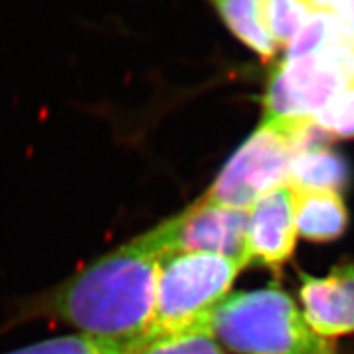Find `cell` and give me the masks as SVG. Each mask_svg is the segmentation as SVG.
Returning <instances> with one entry per match:
<instances>
[{
    "instance_id": "8992f818",
    "label": "cell",
    "mask_w": 354,
    "mask_h": 354,
    "mask_svg": "<svg viewBox=\"0 0 354 354\" xmlns=\"http://www.w3.org/2000/svg\"><path fill=\"white\" fill-rule=\"evenodd\" d=\"M171 253H209L251 264L246 246L248 210L220 205L203 196L179 215L162 221Z\"/></svg>"
},
{
    "instance_id": "7c38bea8",
    "label": "cell",
    "mask_w": 354,
    "mask_h": 354,
    "mask_svg": "<svg viewBox=\"0 0 354 354\" xmlns=\"http://www.w3.org/2000/svg\"><path fill=\"white\" fill-rule=\"evenodd\" d=\"M143 343L115 342L84 333H73L43 339L3 354H136Z\"/></svg>"
},
{
    "instance_id": "52a82bcc",
    "label": "cell",
    "mask_w": 354,
    "mask_h": 354,
    "mask_svg": "<svg viewBox=\"0 0 354 354\" xmlns=\"http://www.w3.org/2000/svg\"><path fill=\"white\" fill-rule=\"evenodd\" d=\"M295 240V192L286 184L264 194L248 212V254L251 263L261 261L277 269L294 253Z\"/></svg>"
},
{
    "instance_id": "8fae6325",
    "label": "cell",
    "mask_w": 354,
    "mask_h": 354,
    "mask_svg": "<svg viewBox=\"0 0 354 354\" xmlns=\"http://www.w3.org/2000/svg\"><path fill=\"white\" fill-rule=\"evenodd\" d=\"M221 20L240 41L264 61L272 59L277 46L261 19V0H212Z\"/></svg>"
},
{
    "instance_id": "9c48e42d",
    "label": "cell",
    "mask_w": 354,
    "mask_h": 354,
    "mask_svg": "<svg viewBox=\"0 0 354 354\" xmlns=\"http://www.w3.org/2000/svg\"><path fill=\"white\" fill-rule=\"evenodd\" d=\"M294 192L297 233L317 243L338 240L348 227V212L342 196L330 190L294 189Z\"/></svg>"
},
{
    "instance_id": "9a60e30c",
    "label": "cell",
    "mask_w": 354,
    "mask_h": 354,
    "mask_svg": "<svg viewBox=\"0 0 354 354\" xmlns=\"http://www.w3.org/2000/svg\"><path fill=\"white\" fill-rule=\"evenodd\" d=\"M333 26L335 17L318 12L310 13L292 41L287 44V57L297 59V57L315 55L326 44H331Z\"/></svg>"
},
{
    "instance_id": "6da1fadb",
    "label": "cell",
    "mask_w": 354,
    "mask_h": 354,
    "mask_svg": "<svg viewBox=\"0 0 354 354\" xmlns=\"http://www.w3.org/2000/svg\"><path fill=\"white\" fill-rule=\"evenodd\" d=\"M169 254L161 223L55 286L17 300L0 331L48 320L97 338L146 342L154 318L159 268Z\"/></svg>"
},
{
    "instance_id": "7a4b0ae2",
    "label": "cell",
    "mask_w": 354,
    "mask_h": 354,
    "mask_svg": "<svg viewBox=\"0 0 354 354\" xmlns=\"http://www.w3.org/2000/svg\"><path fill=\"white\" fill-rule=\"evenodd\" d=\"M196 326L238 354H336L279 286L228 294Z\"/></svg>"
},
{
    "instance_id": "5bb4252c",
    "label": "cell",
    "mask_w": 354,
    "mask_h": 354,
    "mask_svg": "<svg viewBox=\"0 0 354 354\" xmlns=\"http://www.w3.org/2000/svg\"><path fill=\"white\" fill-rule=\"evenodd\" d=\"M136 354H225L212 336L198 326L148 338Z\"/></svg>"
},
{
    "instance_id": "4fadbf2b",
    "label": "cell",
    "mask_w": 354,
    "mask_h": 354,
    "mask_svg": "<svg viewBox=\"0 0 354 354\" xmlns=\"http://www.w3.org/2000/svg\"><path fill=\"white\" fill-rule=\"evenodd\" d=\"M304 0H261V19L276 46H287L310 15Z\"/></svg>"
},
{
    "instance_id": "ba28073f",
    "label": "cell",
    "mask_w": 354,
    "mask_h": 354,
    "mask_svg": "<svg viewBox=\"0 0 354 354\" xmlns=\"http://www.w3.org/2000/svg\"><path fill=\"white\" fill-rule=\"evenodd\" d=\"M304 318L313 333L331 339L354 333V264H338L325 277L300 274Z\"/></svg>"
},
{
    "instance_id": "277c9868",
    "label": "cell",
    "mask_w": 354,
    "mask_h": 354,
    "mask_svg": "<svg viewBox=\"0 0 354 354\" xmlns=\"http://www.w3.org/2000/svg\"><path fill=\"white\" fill-rule=\"evenodd\" d=\"M354 82V48L326 44L315 55L289 59L272 69L264 92V123L312 122Z\"/></svg>"
},
{
    "instance_id": "2e32d148",
    "label": "cell",
    "mask_w": 354,
    "mask_h": 354,
    "mask_svg": "<svg viewBox=\"0 0 354 354\" xmlns=\"http://www.w3.org/2000/svg\"><path fill=\"white\" fill-rule=\"evenodd\" d=\"M313 122L328 138H354V82L317 113Z\"/></svg>"
},
{
    "instance_id": "30bf717a",
    "label": "cell",
    "mask_w": 354,
    "mask_h": 354,
    "mask_svg": "<svg viewBox=\"0 0 354 354\" xmlns=\"http://www.w3.org/2000/svg\"><path fill=\"white\" fill-rule=\"evenodd\" d=\"M349 183V167L343 156L325 145L313 146L292 158L289 185L299 190H330L342 192Z\"/></svg>"
},
{
    "instance_id": "e0dca14e",
    "label": "cell",
    "mask_w": 354,
    "mask_h": 354,
    "mask_svg": "<svg viewBox=\"0 0 354 354\" xmlns=\"http://www.w3.org/2000/svg\"><path fill=\"white\" fill-rule=\"evenodd\" d=\"M310 12L326 13L354 26V0H304Z\"/></svg>"
},
{
    "instance_id": "5b68a950",
    "label": "cell",
    "mask_w": 354,
    "mask_h": 354,
    "mask_svg": "<svg viewBox=\"0 0 354 354\" xmlns=\"http://www.w3.org/2000/svg\"><path fill=\"white\" fill-rule=\"evenodd\" d=\"M304 123L261 122L258 130L230 158L205 197L220 205L248 210L264 194L286 185L292 158L297 154L295 133Z\"/></svg>"
},
{
    "instance_id": "3957f363",
    "label": "cell",
    "mask_w": 354,
    "mask_h": 354,
    "mask_svg": "<svg viewBox=\"0 0 354 354\" xmlns=\"http://www.w3.org/2000/svg\"><path fill=\"white\" fill-rule=\"evenodd\" d=\"M241 269L245 266L238 261L209 253L166 256L158 274L148 338L196 326L230 294Z\"/></svg>"
}]
</instances>
